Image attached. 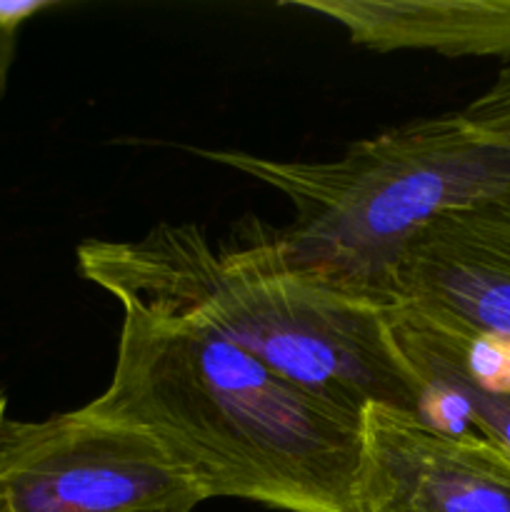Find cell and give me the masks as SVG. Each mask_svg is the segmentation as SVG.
<instances>
[{"mask_svg":"<svg viewBox=\"0 0 510 512\" xmlns=\"http://www.w3.org/2000/svg\"><path fill=\"white\" fill-rule=\"evenodd\" d=\"M85 408L153 435L205 500L355 512L363 413L193 323L123 310L113 378Z\"/></svg>","mask_w":510,"mask_h":512,"instance_id":"6da1fadb","label":"cell"},{"mask_svg":"<svg viewBox=\"0 0 510 512\" xmlns=\"http://www.w3.org/2000/svg\"><path fill=\"white\" fill-rule=\"evenodd\" d=\"M78 270L123 310L198 325L345 410L423 415L428 403L393 310L290 273L255 240L213 248L198 225L160 223L138 240H88Z\"/></svg>","mask_w":510,"mask_h":512,"instance_id":"7a4b0ae2","label":"cell"},{"mask_svg":"<svg viewBox=\"0 0 510 512\" xmlns=\"http://www.w3.org/2000/svg\"><path fill=\"white\" fill-rule=\"evenodd\" d=\"M290 200L293 223L255 243L305 280L393 310L395 273L438 220L510 200V150L458 113L408 120L333 160L200 150Z\"/></svg>","mask_w":510,"mask_h":512,"instance_id":"3957f363","label":"cell"},{"mask_svg":"<svg viewBox=\"0 0 510 512\" xmlns=\"http://www.w3.org/2000/svg\"><path fill=\"white\" fill-rule=\"evenodd\" d=\"M193 475L145 430L88 408L5 420L0 512H190Z\"/></svg>","mask_w":510,"mask_h":512,"instance_id":"277c9868","label":"cell"},{"mask_svg":"<svg viewBox=\"0 0 510 512\" xmlns=\"http://www.w3.org/2000/svg\"><path fill=\"white\" fill-rule=\"evenodd\" d=\"M355 512H510V455L388 405L360 415Z\"/></svg>","mask_w":510,"mask_h":512,"instance_id":"5b68a950","label":"cell"},{"mask_svg":"<svg viewBox=\"0 0 510 512\" xmlns=\"http://www.w3.org/2000/svg\"><path fill=\"white\" fill-rule=\"evenodd\" d=\"M393 313L510 355V200L425 230L395 273Z\"/></svg>","mask_w":510,"mask_h":512,"instance_id":"8992f818","label":"cell"},{"mask_svg":"<svg viewBox=\"0 0 510 512\" xmlns=\"http://www.w3.org/2000/svg\"><path fill=\"white\" fill-rule=\"evenodd\" d=\"M370 50L510 60V0H293Z\"/></svg>","mask_w":510,"mask_h":512,"instance_id":"52a82bcc","label":"cell"},{"mask_svg":"<svg viewBox=\"0 0 510 512\" xmlns=\"http://www.w3.org/2000/svg\"><path fill=\"white\" fill-rule=\"evenodd\" d=\"M395 338L428 388L423 418L455 415L468 430L510 455V358L485 345L463 343L393 313Z\"/></svg>","mask_w":510,"mask_h":512,"instance_id":"ba28073f","label":"cell"},{"mask_svg":"<svg viewBox=\"0 0 510 512\" xmlns=\"http://www.w3.org/2000/svg\"><path fill=\"white\" fill-rule=\"evenodd\" d=\"M465 123L483 138L510 150V65L498 73L483 95L460 110Z\"/></svg>","mask_w":510,"mask_h":512,"instance_id":"9c48e42d","label":"cell"},{"mask_svg":"<svg viewBox=\"0 0 510 512\" xmlns=\"http://www.w3.org/2000/svg\"><path fill=\"white\" fill-rule=\"evenodd\" d=\"M53 8V0H0V30L18 35L20 25Z\"/></svg>","mask_w":510,"mask_h":512,"instance_id":"30bf717a","label":"cell"},{"mask_svg":"<svg viewBox=\"0 0 510 512\" xmlns=\"http://www.w3.org/2000/svg\"><path fill=\"white\" fill-rule=\"evenodd\" d=\"M15 38H18V35L0 30V98H3L5 85H8L10 63H13L15 55Z\"/></svg>","mask_w":510,"mask_h":512,"instance_id":"8fae6325","label":"cell"},{"mask_svg":"<svg viewBox=\"0 0 510 512\" xmlns=\"http://www.w3.org/2000/svg\"><path fill=\"white\" fill-rule=\"evenodd\" d=\"M5 405L8 403H5V398L0 395V433H3V425H5Z\"/></svg>","mask_w":510,"mask_h":512,"instance_id":"7c38bea8","label":"cell"}]
</instances>
